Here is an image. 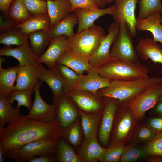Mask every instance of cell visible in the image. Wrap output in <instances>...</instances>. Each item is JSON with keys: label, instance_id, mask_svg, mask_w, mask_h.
Returning a JSON list of instances; mask_svg holds the SVG:
<instances>
[{"label": "cell", "instance_id": "484cf974", "mask_svg": "<svg viewBox=\"0 0 162 162\" xmlns=\"http://www.w3.org/2000/svg\"><path fill=\"white\" fill-rule=\"evenodd\" d=\"M78 23L76 14L74 12L71 13L65 18L51 26L49 30L50 40L59 36L64 35L69 38L75 33L74 28Z\"/></svg>", "mask_w": 162, "mask_h": 162}, {"label": "cell", "instance_id": "ffe728a7", "mask_svg": "<svg viewBox=\"0 0 162 162\" xmlns=\"http://www.w3.org/2000/svg\"><path fill=\"white\" fill-rule=\"evenodd\" d=\"M106 148L98 142L97 137L84 139L78 155L83 162L103 161Z\"/></svg>", "mask_w": 162, "mask_h": 162}, {"label": "cell", "instance_id": "1f68e13d", "mask_svg": "<svg viewBox=\"0 0 162 162\" xmlns=\"http://www.w3.org/2000/svg\"><path fill=\"white\" fill-rule=\"evenodd\" d=\"M148 153L147 144H140L131 142L126 146L120 162H133L148 158Z\"/></svg>", "mask_w": 162, "mask_h": 162}, {"label": "cell", "instance_id": "d590c367", "mask_svg": "<svg viewBox=\"0 0 162 162\" xmlns=\"http://www.w3.org/2000/svg\"><path fill=\"white\" fill-rule=\"evenodd\" d=\"M28 34L16 27L0 34V43L8 46H21L28 43Z\"/></svg>", "mask_w": 162, "mask_h": 162}, {"label": "cell", "instance_id": "ac0fdd59", "mask_svg": "<svg viewBox=\"0 0 162 162\" xmlns=\"http://www.w3.org/2000/svg\"><path fill=\"white\" fill-rule=\"evenodd\" d=\"M40 64L38 63L33 65L20 66L17 74L15 90H34L39 80Z\"/></svg>", "mask_w": 162, "mask_h": 162}, {"label": "cell", "instance_id": "5bb4252c", "mask_svg": "<svg viewBox=\"0 0 162 162\" xmlns=\"http://www.w3.org/2000/svg\"><path fill=\"white\" fill-rule=\"evenodd\" d=\"M120 30V24L111 23L108 28V34L101 42L95 52L89 60L90 65L95 68L112 59L110 50L114 41L117 37Z\"/></svg>", "mask_w": 162, "mask_h": 162}, {"label": "cell", "instance_id": "83f0119b", "mask_svg": "<svg viewBox=\"0 0 162 162\" xmlns=\"http://www.w3.org/2000/svg\"><path fill=\"white\" fill-rule=\"evenodd\" d=\"M16 27L28 34L39 30L49 31L50 27V19L48 13L33 16L28 20L16 25Z\"/></svg>", "mask_w": 162, "mask_h": 162}, {"label": "cell", "instance_id": "91938a15", "mask_svg": "<svg viewBox=\"0 0 162 162\" xmlns=\"http://www.w3.org/2000/svg\"></svg>", "mask_w": 162, "mask_h": 162}, {"label": "cell", "instance_id": "ba28073f", "mask_svg": "<svg viewBox=\"0 0 162 162\" xmlns=\"http://www.w3.org/2000/svg\"><path fill=\"white\" fill-rule=\"evenodd\" d=\"M57 140H43L30 142L13 152L8 158L14 162H24L34 157L55 154Z\"/></svg>", "mask_w": 162, "mask_h": 162}, {"label": "cell", "instance_id": "3957f363", "mask_svg": "<svg viewBox=\"0 0 162 162\" xmlns=\"http://www.w3.org/2000/svg\"><path fill=\"white\" fill-rule=\"evenodd\" d=\"M106 35L101 27L94 24L81 32L68 37L67 51L89 61L97 50Z\"/></svg>", "mask_w": 162, "mask_h": 162}, {"label": "cell", "instance_id": "bcb514c9", "mask_svg": "<svg viewBox=\"0 0 162 162\" xmlns=\"http://www.w3.org/2000/svg\"><path fill=\"white\" fill-rule=\"evenodd\" d=\"M54 154H45L34 157L28 159V162H54L56 161V155Z\"/></svg>", "mask_w": 162, "mask_h": 162}, {"label": "cell", "instance_id": "c3c4849f", "mask_svg": "<svg viewBox=\"0 0 162 162\" xmlns=\"http://www.w3.org/2000/svg\"><path fill=\"white\" fill-rule=\"evenodd\" d=\"M13 0H0V10L6 16L8 8Z\"/></svg>", "mask_w": 162, "mask_h": 162}, {"label": "cell", "instance_id": "db71d44e", "mask_svg": "<svg viewBox=\"0 0 162 162\" xmlns=\"http://www.w3.org/2000/svg\"><path fill=\"white\" fill-rule=\"evenodd\" d=\"M5 60L4 58L0 57V68H2V63Z\"/></svg>", "mask_w": 162, "mask_h": 162}, {"label": "cell", "instance_id": "f35d334b", "mask_svg": "<svg viewBox=\"0 0 162 162\" xmlns=\"http://www.w3.org/2000/svg\"><path fill=\"white\" fill-rule=\"evenodd\" d=\"M156 133L146 123H140L136 129L132 142L140 144H147Z\"/></svg>", "mask_w": 162, "mask_h": 162}, {"label": "cell", "instance_id": "5b68a950", "mask_svg": "<svg viewBox=\"0 0 162 162\" xmlns=\"http://www.w3.org/2000/svg\"><path fill=\"white\" fill-rule=\"evenodd\" d=\"M94 68L110 81L130 80L148 76L149 70L145 65H134L114 58Z\"/></svg>", "mask_w": 162, "mask_h": 162}, {"label": "cell", "instance_id": "8d00e7d4", "mask_svg": "<svg viewBox=\"0 0 162 162\" xmlns=\"http://www.w3.org/2000/svg\"><path fill=\"white\" fill-rule=\"evenodd\" d=\"M161 0H139L140 10L137 20L145 18L157 13L162 14Z\"/></svg>", "mask_w": 162, "mask_h": 162}, {"label": "cell", "instance_id": "ee69618b", "mask_svg": "<svg viewBox=\"0 0 162 162\" xmlns=\"http://www.w3.org/2000/svg\"><path fill=\"white\" fill-rule=\"evenodd\" d=\"M73 11L79 8H100L98 0H68Z\"/></svg>", "mask_w": 162, "mask_h": 162}, {"label": "cell", "instance_id": "ab89813d", "mask_svg": "<svg viewBox=\"0 0 162 162\" xmlns=\"http://www.w3.org/2000/svg\"><path fill=\"white\" fill-rule=\"evenodd\" d=\"M22 1L32 16L48 13L47 1L45 0Z\"/></svg>", "mask_w": 162, "mask_h": 162}, {"label": "cell", "instance_id": "4316f807", "mask_svg": "<svg viewBox=\"0 0 162 162\" xmlns=\"http://www.w3.org/2000/svg\"><path fill=\"white\" fill-rule=\"evenodd\" d=\"M78 110L84 139L97 137L102 114L88 113Z\"/></svg>", "mask_w": 162, "mask_h": 162}, {"label": "cell", "instance_id": "836d02e7", "mask_svg": "<svg viewBox=\"0 0 162 162\" xmlns=\"http://www.w3.org/2000/svg\"><path fill=\"white\" fill-rule=\"evenodd\" d=\"M79 117L68 127L63 128L61 137L75 148L80 145L83 134L80 119Z\"/></svg>", "mask_w": 162, "mask_h": 162}, {"label": "cell", "instance_id": "2e32d148", "mask_svg": "<svg viewBox=\"0 0 162 162\" xmlns=\"http://www.w3.org/2000/svg\"><path fill=\"white\" fill-rule=\"evenodd\" d=\"M56 107V118L63 128L71 124L80 116L78 109L68 98L64 96L52 102Z\"/></svg>", "mask_w": 162, "mask_h": 162}, {"label": "cell", "instance_id": "f546056e", "mask_svg": "<svg viewBox=\"0 0 162 162\" xmlns=\"http://www.w3.org/2000/svg\"><path fill=\"white\" fill-rule=\"evenodd\" d=\"M32 16L22 0H13L6 17L17 25L28 20Z\"/></svg>", "mask_w": 162, "mask_h": 162}, {"label": "cell", "instance_id": "b9f144b4", "mask_svg": "<svg viewBox=\"0 0 162 162\" xmlns=\"http://www.w3.org/2000/svg\"><path fill=\"white\" fill-rule=\"evenodd\" d=\"M56 68L65 81L72 87L81 76L64 65L56 63Z\"/></svg>", "mask_w": 162, "mask_h": 162}, {"label": "cell", "instance_id": "9a60e30c", "mask_svg": "<svg viewBox=\"0 0 162 162\" xmlns=\"http://www.w3.org/2000/svg\"><path fill=\"white\" fill-rule=\"evenodd\" d=\"M68 38L66 36L62 35L51 40L48 47L39 57L38 62L45 64L49 69L55 68L58 59L67 51Z\"/></svg>", "mask_w": 162, "mask_h": 162}, {"label": "cell", "instance_id": "7bdbcfd3", "mask_svg": "<svg viewBox=\"0 0 162 162\" xmlns=\"http://www.w3.org/2000/svg\"><path fill=\"white\" fill-rule=\"evenodd\" d=\"M147 145L149 155L155 154L162 156V132L156 133Z\"/></svg>", "mask_w": 162, "mask_h": 162}, {"label": "cell", "instance_id": "74e56055", "mask_svg": "<svg viewBox=\"0 0 162 162\" xmlns=\"http://www.w3.org/2000/svg\"><path fill=\"white\" fill-rule=\"evenodd\" d=\"M34 91V90H15L6 98L12 104L15 101H17L16 107L20 108L21 106H24L30 111L32 105L31 97Z\"/></svg>", "mask_w": 162, "mask_h": 162}, {"label": "cell", "instance_id": "52a82bcc", "mask_svg": "<svg viewBox=\"0 0 162 162\" xmlns=\"http://www.w3.org/2000/svg\"><path fill=\"white\" fill-rule=\"evenodd\" d=\"M162 95L161 82L146 88L132 100L128 106L140 121L147 111L153 108L159 103Z\"/></svg>", "mask_w": 162, "mask_h": 162}, {"label": "cell", "instance_id": "e0dca14e", "mask_svg": "<svg viewBox=\"0 0 162 162\" xmlns=\"http://www.w3.org/2000/svg\"><path fill=\"white\" fill-rule=\"evenodd\" d=\"M116 10L114 4L106 8H79L74 11L78 20L77 32H81L92 26L94 22L100 17L107 14L112 15Z\"/></svg>", "mask_w": 162, "mask_h": 162}, {"label": "cell", "instance_id": "f1b7e54d", "mask_svg": "<svg viewBox=\"0 0 162 162\" xmlns=\"http://www.w3.org/2000/svg\"><path fill=\"white\" fill-rule=\"evenodd\" d=\"M20 67L19 65L7 69L0 68V94L7 97L15 90L14 83Z\"/></svg>", "mask_w": 162, "mask_h": 162}, {"label": "cell", "instance_id": "d6a6232c", "mask_svg": "<svg viewBox=\"0 0 162 162\" xmlns=\"http://www.w3.org/2000/svg\"><path fill=\"white\" fill-rule=\"evenodd\" d=\"M31 48L34 54L40 57L44 53L46 47L50 45L51 40L49 31L39 30L28 34Z\"/></svg>", "mask_w": 162, "mask_h": 162}, {"label": "cell", "instance_id": "7a4b0ae2", "mask_svg": "<svg viewBox=\"0 0 162 162\" xmlns=\"http://www.w3.org/2000/svg\"><path fill=\"white\" fill-rule=\"evenodd\" d=\"M162 82V77L154 76L130 80L111 81L108 86L99 90L100 97L112 98L119 104L128 105L135 97L149 87Z\"/></svg>", "mask_w": 162, "mask_h": 162}, {"label": "cell", "instance_id": "cb8c5ba5", "mask_svg": "<svg viewBox=\"0 0 162 162\" xmlns=\"http://www.w3.org/2000/svg\"><path fill=\"white\" fill-rule=\"evenodd\" d=\"M162 16L159 13H154L143 19L137 20L136 28L138 31H147L151 32L153 39L162 45Z\"/></svg>", "mask_w": 162, "mask_h": 162}, {"label": "cell", "instance_id": "681fc988", "mask_svg": "<svg viewBox=\"0 0 162 162\" xmlns=\"http://www.w3.org/2000/svg\"><path fill=\"white\" fill-rule=\"evenodd\" d=\"M153 109L152 113L155 116H162V102L159 103Z\"/></svg>", "mask_w": 162, "mask_h": 162}, {"label": "cell", "instance_id": "4fadbf2b", "mask_svg": "<svg viewBox=\"0 0 162 162\" xmlns=\"http://www.w3.org/2000/svg\"><path fill=\"white\" fill-rule=\"evenodd\" d=\"M43 82L39 80L34 87V100L28 115L35 119L50 123L56 118V107L54 104H50L46 102L41 97L40 89Z\"/></svg>", "mask_w": 162, "mask_h": 162}, {"label": "cell", "instance_id": "7dc6e473", "mask_svg": "<svg viewBox=\"0 0 162 162\" xmlns=\"http://www.w3.org/2000/svg\"><path fill=\"white\" fill-rule=\"evenodd\" d=\"M16 27V25L5 16L0 17V31L1 32L7 31Z\"/></svg>", "mask_w": 162, "mask_h": 162}, {"label": "cell", "instance_id": "6f0895ef", "mask_svg": "<svg viewBox=\"0 0 162 162\" xmlns=\"http://www.w3.org/2000/svg\"><path fill=\"white\" fill-rule=\"evenodd\" d=\"M115 1V2H117V1H119L120 0H114Z\"/></svg>", "mask_w": 162, "mask_h": 162}, {"label": "cell", "instance_id": "44dd1931", "mask_svg": "<svg viewBox=\"0 0 162 162\" xmlns=\"http://www.w3.org/2000/svg\"><path fill=\"white\" fill-rule=\"evenodd\" d=\"M1 56H11L17 59L19 65H31L39 63V58L34 52L28 42L15 48L6 47L0 50Z\"/></svg>", "mask_w": 162, "mask_h": 162}, {"label": "cell", "instance_id": "603a6c76", "mask_svg": "<svg viewBox=\"0 0 162 162\" xmlns=\"http://www.w3.org/2000/svg\"><path fill=\"white\" fill-rule=\"evenodd\" d=\"M47 2L50 27L74 12L68 0H48Z\"/></svg>", "mask_w": 162, "mask_h": 162}, {"label": "cell", "instance_id": "f6af8a7d", "mask_svg": "<svg viewBox=\"0 0 162 162\" xmlns=\"http://www.w3.org/2000/svg\"><path fill=\"white\" fill-rule=\"evenodd\" d=\"M146 123L156 133L162 132V116L151 117Z\"/></svg>", "mask_w": 162, "mask_h": 162}, {"label": "cell", "instance_id": "277c9868", "mask_svg": "<svg viewBox=\"0 0 162 162\" xmlns=\"http://www.w3.org/2000/svg\"><path fill=\"white\" fill-rule=\"evenodd\" d=\"M128 105L119 104L109 140V146H126L132 142L135 132L140 123Z\"/></svg>", "mask_w": 162, "mask_h": 162}, {"label": "cell", "instance_id": "f5cc1de1", "mask_svg": "<svg viewBox=\"0 0 162 162\" xmlns=\"http://www.w3.org/2000/svg\"><path fill=\"white\" fill-rule=\"evenodd\" d=\"M100 6V8H104L107 3L106 0H98Z\"/></svg>", "mask_w": 162, "mask_h": 162}, {"label": "cell", "instance_id": "d6986e66", "mask_svg": "<svg viewBox=\"0 0 162 162\" xmlns=\"http://www.w3.org/2000/svg\"><path fill=\"white\" fill-rule=\"evenodd\" d=\"M110 81L100 75L93 68L88 72L87 74L81 76L73 85L71 90H84L97 94L99 90L108 86Z\"/></svg>", "mask_w": 162, "mask_h": 162}, {"label": "cell", "instance_id": "7402d4cb", "mask_svg": "<svg viewBox=\"0 0 162 162\" xmlns=\"http://www.w3.org/2000/svg\"><path fill=\"white\" fill-rule=\"evenodd\" d=\"M136 50L139 58L143 60H151L162 64V45L151 38H146L138 43Z\"/></svg>", "mask_w": 162, "mask_h": 162}, {"label": "cell", "instance_id": "8992f818", "mask_svg": "<svg viewBox=\"0 0 162 162\" xmlns=\"http://www.w3.org/2000/svg\"><path fill=\"white\" fill-rule=\"evenodd\" d=\"M132 38L126 24H120L119 32L112 45L110 54L113 58L131 64L139 65L141 64L139 57Z\"/></svg>", "mask_w": 162, "mask_h": 162}, {"label": "cell", "instance_id": "d4e9b609", "mask_svg": "<svg viewBox=\"0 0 162 162\" xmlns=\"http://www.w3.org/2000/svg\"><path fill=\"white\" fill-rule=\"evenodd\" d=\"M57 63L66 66L80 76L85 71H88L93 68L89 61L68 51H66L59 57Z\"/></svg>", "mask_w": 162, "mask_h": 162}, {"label": "cell", "instance_id": "7c38bea8", "mask_svg": "<svg viewBox=\"0 0 162 162\" xmlns=\"http://www.w3.org/2000/svg\"><path fill=\"white\" fill-rule=\"evenodd\" d=\"M39 80L45 82L50 88L53 94L52 102L71 90V86L56 68L48 69L40 64Z\"/></svg>", "mask_w": 162, "mask_h": 162}, {"label": "cell", "instance_id": "60d3db41", "mask_svg": "<svg viewBox=\"0 0 162 162\" xmlns=\"http://www.w3.org/2000/svg\"><path fill=\"white\" fill-rule=\"evenodd\" d=\"M126 146H108L104 154L103 162H118L125 150Z\"/></svg>", "mask_w": 162, "mask_h": 162}, {"label": "cell", "instance_id": "30bf717a", "mask_svg": "<svg viewBox=\"0 0 162 162\" xmlns=\"http://www.w3.org/2000/svg\"><path fill=\"white\" fill-rule=\"evenodd\" d=\"M104 107L98 132L99 142L104 147L109 143L116 112L119 105L118 100L111 97H102Z\"/></svg>", "mask_w": 162, "mask_h": 162}, {"label": "cell", "instance_id": "8fae6325", "mask_svg": "<svg viewBox=\"0 0 162 162\" xmlns=\"http://www.w3.org/2000/svg\"><path fill=\"white\" fill-rule=\"evenodd\" d=\"M115 2L116 10L112 15L114 22L119 24H125L132 37H135L137 20L135 17V10L138 0H120Z\"/></svg>", "mask_w": 162, "mask_h": 162}, {"label": "cell", "instance_id": "e575fe53", "mask_svg": "<svg viewBox=\"0 0 162 162\" xmlns=\"http://www.w3.org/2000/svg\"><path fill=\"white\" fill-rule=\"evenodd\" d=\"M20 111V108H14L7 98L0 94V127H4L21 115Z\"/></svg>", "mask_w": 162, "mask_h": 162}, {"label": "cell", "instance_id": "680465c9", "mask_svg": "<svg viewBox=\"0 0 162 162\" xmlns=\"http://www.w3.org/2000/svg\"><path fill=\"white\" fill-rule=\"evenodd\" d=\"M46 0V1H48V0Z\"/></svg>", "mask_w": 162, "mask_h": 162}, {"label": "cell", "instance_id": "9c48e42d", "mask_svg": "<svg viewBox=\"0 0 162 162\" xmlns=\"http://www.w3.org/2000/svg\"><path fill=\"white\" fill-rule=\"evenodd\" d=\"M65 96L69 98L77 107L88 113L101 114L104 103L102 97L97 94L84 90H71Z\"/></svg>", "mask_w": 162, "mask_h": 162}, {"label": "cell", "instance_id": "11a10c76", "mask_svg": "<svg viewBox=\"0 0 162 162\" xmlns=\"http://www.w3.org/2000/svg\"><path fill=\"white\" fill-rule=\"evenodd\" d=\"M107 4H110L114 0H106Z\"/></svg>", "mask_w": 162, "mask_h": 162}, {"label": "cell", "instance_id": "6da1fadb", "mask_svg": "<svg viewBox=\"0 0 162 162\" xmlns=\"http://www.w3.org/2000/svg\"><path fill=\"white\" fill-rule=\"evenodd\" d=\"M63 128L56 118L50 123L34 119L28 115L16 118L6 127H0V145L8 158L26 144L40 140H57Z\"/></svg>", "mask_w": 162, "mask_h": 162}, {"label": "cell", "instance_id": "4dcf8cb0", "mask_svg": "<svg viewBox=\"0 0 162 162\" xmlns=\"http://www.w3.org/2000/svg\"><path fill=\"white\" fill-rule=\"evenodd\" d=\"M55 154L57 162H82L78 154L61 136L57 141Z\"/></svg>", "mask_w": 162, "mask_h": 162}, {"label": "cell", "instance_id": "816d5d0a", "mask_svg": "<svg viewBox=\"0 0 162 162\" xmlns=\"http://www.w3.org/2000/svg\"><path fill=\"white\" fill-rule=\"evenodd\" d=\"M5 153L2 146L0 145V162H5Z\"/></svg>", "mask_w": 162, "mask_h": 162}, {"label": "cell", "instance_id": "f907efd6", "mask_svg": "<svg viewBox=\"0 0 162 162\" xmlns=\"http://www.w3.org/2000/svg\"><path fill=\"white\" fill-rule=\"evenodd\" d=\"M148 162H162V156L153 154L149 155L148 157Z\"/></svg>", "mask_w": 162, "mask_h": 162}, {"label": "cell", "instance_id": "9f6ffc18", "mask_svg": "<svg viewBox=\"0 0 162 162\" xmlns=\"http://www.w3.org/2000/svg\"><path fill=\"white\" fill-rule=\"evenodd\" d=\"M160 102H162V95L161 96L159 100V103H160Z\"/></svg>", "mask_w": 162, "mask_h": 162}]
</instances>
